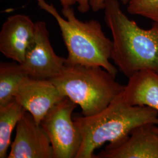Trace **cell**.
I'll use <instances>...</instances> for the list:
<instances>
[{
	"label": "cell",
	"instance_id": "9c48e42d",
	"mask_svg": "<svg viewBox=\"0 0 158 158\" xmlns=\"http://www.w3.org/2000/svg\"><path fill=\"white\" fill-rule=\"evenodd\" d=\"M97 158H158V127L146 124L136 127L118 145L106 147Z\"/></svg>",
	"mask_w": 158,
	"mask_h": 158
},
{
	"label": "cell",
	"instance_id": "8fae6325",
	"mask_svg": "<svg viewBox=\"0 0 158 158\" xmlns=\"http://www.w3.org/2000/svg\"><path fill=\"white\" fill-rule=\"evenodd\" d=\"M121 95L132 106H146L158 111V74L151 71L135 74Z\"/></svg>",
	"mask_w": 158,
	"mask_h": 158
},
{
	"label": "cell",
	"instance_id": "4fadbf2b",
	"mask_svg": "<svg viewBox=\"0 0 158 158\" xmlns=\"http://www.w3.org/2000/svg\"><path fill=\"white\" fill-rule=\"evenodd\" d=\"M28 77L21 64L13 62L0 63V106L14 98L19 85Z\"/></svg>",
	"mask_w": 158,
	"mask_h": 158
},
{
	"label": "cell",
	"instance_id": "8992f818",
	"mask_svg": "<svg viewBox=\"0 0 158 158\" xmlns=\"http://www.w3.org/2000/svg\"><path fill=\"white\" fill-rule=\"evenodd\" d=\"M66 62V58L53 50L46 23L36 22L33 39L21 64L25 73L34 79L50 80L62 72Z\"/></svg>",
	"mask_w": 158,
	"mask_h": 158
},
{
	"label": "cell",
	"instance_id": "277c9868",
	"mask_svg": "<svg viewBox=\"0 0 158 158\" xmlns=\"http://www.w3.org/2000/svg\"><path fill=\"white\" fill-rule=\"evenodd\" d=\"M50 80L62 96L79 106L83 115L87 117L105 109L125 87L104 68L80 64L66 65Z\"/></svg>",
	"mask_w": 158,
	"mask_h": 158
},
{
	"label": "cell",
	"instance_id": "7c38bea8",
	"mask_svg": "<svg viewBox=\"0 0 158 158\" xmlns=\"http://www.w3.org/2000/svg\"><path fill=\"white\" fill-rule=\"evenodd\" d=\"M25 111L15 98L0 106V158L8 157L12 131Z\"/></svg>",
	"mask_w": 158,
	"mask_h": 158
},
{
	"label": "cell",
	"instance_id": "5bb4252c",
	"mask_svg": "<svg viewBox=\"0 0 158 158\" xmlns=\"http://www.w3.org/2000/svg\"><path fill=\"white\" fill-rule=\"evenodd\" d=\"M127 11L131 15L145 17L158 23V0H130Z\"/></svg>",
	"mask_w": 158,
	"mask_h": 158
},
{
	"label": "cell",
	"instance_id": "2e32d148",
	"mask_svg": "<svg viewBox=\"0 0 158 158\" xmlns=\"http://www.w3.org/2000/svg\"><path fill=\"white\" fill-rule=\"evenodd\" d=\"M124 5H128L130 0H119ZM90 9L93 11L97 12L104 10L105 0H89Z\"/></svg>",
	"mask_w": 158,
	"mask_h": 158
},
{
	"label": "cell",
	"instance_id": "5b68a950",
	"mask_svg": "<svg viewBox=\"0 0 158 158\" xmlns=\"http://www.w3.org/2000/svg\"><path fill=\"white\" fill-rule=\"evenodd\" d=\"M77 105L66 97L51 108L41 121L49 136L54 158H76L82 143V136L72 118Z\"/></svg>",
	"mask_w": 158,
	"mask_h": 158
},
{
	"label": "cell",
	"instance_id": "ba28073f",
	"mask_svg": "<svg viewBox=\"0 0 158 158\" xmlns=\"http://www.w3.org/2000/svg\"><path fill=\"white\" fill-rule=\"evenodd\" d=\"M64 97L50 80L27 77L15 92L14 98L40 124L51 108Z\"/></svg>",
	"mask_w": 158,
	"mask_h": 158
},
{
	"label": "cell",
	"instance_id": "30bf717a",
	"mask_svg": "<svg viewBox=\"0 0 158 158\" xmlns=\"http://www.w3.org/2000/svg\"><path fill=\"white\" fill-rule=\"evenodd\" d=\"M35 23L25 14L8 17L0 32V52L6 57L22 64L34 37Z\"/></svg>",
	"mask_w": 158,
	"mask_h": 158
},
{
	"label": "cell",
	"instance_id": "9a60e30c",
	"mask_svg": "<svg viewBox=\"0 0 158 158\" xmlns=\"http://www.w3.org/2000/svg\"><path fill=\"white\" fill-rule=\"evenodd\" d=\"M62 7H70L78 5V10L81 13H86L90 9L89 0H59Z\"/></svg>",
	"mask_w": 158,
	"mask_h": 158
},
{
	"label": "cell",
	"instance_id": "52a82bcc",
	"mask_svg": "<svg viewBox=\"0 0 158 158\" xmlns=\"http://www.w3.org/2000/svg\"><path fill=\"white\" fill-rule=\"evenodd\" d=\"M8 158H54L49 136L31 113L25 111L17 124Z\"/></svg>",
	"mask_w": 158,
	"mask_h": 158
},
{
	"label": "cell",
	"instance_id": "3957f363",
	"mask_svg": "<svg viewBox=\"0 0 158 158\" xmlns=\"http://www.w3.org/2000/svg\"><path fill=\"white\" fill-rule=\"evenodd\" d=\"M36 1L41 9L55 18L60 28L68 52L66 65L100 66L116 77L118 70L110 61L113 40L106 36L100 23L96 19L80 21L72 6L62 7L63 18L45 0Z\"/></svg>",
	"mask_w": 158,
	"mask_h": 158
},
{
	"label": "cell",
	"instance_id": "7a4b0ae2",
	"mask_svg": "<svg viewBox=\"0 0 158 158\" xmlns=\"http://www.w3.org/2000/svg\"><path fill=\"white\" fill-rule=\"evenodd\" d=\"M121 94L100 113L73 119L82 136L76 158H97L94 151L105 143H110L108 148L117 146L136 127L146 124L158 125L157 110L146 106H132Z\"/></svg>",
	"mask_w": 158,
	"mask_h": 158
},
{
	"label": "cell",
	"instance_id": "6da1fadb",
	"mask_svg": "<svg viewBox=\"0 0 158 158\" xmlns=\"http://www.w3.org/2000/svg\"><path fill=\"white\" fill-rule=\"evenodd\" d=\"M104 21L113 36L111 59L128 79L141 71L158 74V23L143 29L121 10L119 0H105Z\"/></svg>",
	"mask_w": 158,
	"mask_h": 158
}]
</instances>
